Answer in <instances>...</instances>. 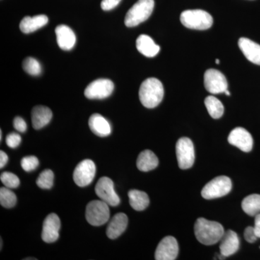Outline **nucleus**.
<instances>
[{
    "instance_id": "4be33fe9",
    "label": "nucleus",
    "mask_w": 260,
    "mask_h": 260,
    "mask_svg": "<svg viewBox=\"0 0 260 260\" xmlns=\"http://www.w3.org/2000/svg\"><path fill=\"white\" fill-rule=\"evenodd\" d=\"M138 50L147 57H154L158 54L160 48L148 35H140L136 41Z\"/></svg>"
},
{
    "instance_id": "1a4fd4ad",
    "label": "nucleus",
    "mask_w": 260,
    "mask_h": 260,
    "mask_svg": "<svg viewBox=\"0 0 260 260\" xmlns=\"http://www.w3.org/2000/svg\"><path fill=\"white\" fill-rule=\"evenodd\" d=\"M95 170L96 168L93 160L86 159L80 162L75 168L73 174L75 184L80 187L91 184L95 176Z\"/></svg>"
},
{
    "instance_id": "0eeeda50",
    "label": "nucleus",
    "mask_w": 260,
    "mask_h": 260,
    "mask_svg": "<svg viewBox=\"0 0 260 260\" xmlns=\"http://www.w3.org/2000/svg\"><path fill=\"white\" fill-rule=\"evenodd\" d=\"M178 164L181 169H190L194 162L195 154L192 141L188 138H181L176 145Z\"/></svg>"
},
{
    "instance_id": "58836bf2",
    "label": "nucleus",
    "mask_w": 260,
    "mask_h": 260,
    "mask_svg": "<svg viewBox=\"0 0 260 260\" xmlns=\"http://www.w3.org/2000/svg\"><path fill=\"white\" fill-rule=\"evenodd\" d=\"M25 260H28V259H36L37 260V259H36V258H25V259H24Z\"/></svg>"
},
{
    "instance_id": "9d476101",
    "label": "nucleus",
    "mask_w": 260,
    "mask_h": 260,
    "mask_svg": "<svg viewBox=\"0 0 260 260\" xmlns=\"http://www.w3.org/2000/svg\"><path fill=\"white\" fill-rule=\"evenodd\" d=\"M114 85L109 79H98L89 84L85 90V95L89 99H104L110 96Z\"/></svg>"
},
{
    "instance_id": "6e6552de",
    "label": "nucleus",
    "mask_w": 260,
    "mask_h": 260,
    "mask_svg": "<svg viewBox=\"0 0 260 260\" xmlns=\"http://www.w3.org/2000/svg\"><path fill=\"white\" fill-rule=\"evenodd\" d=\"M95 191L101 200L110 206H117L120 203V199L114 190V182L110 178H101L95 185Z\"/></svg>"
},
{
    "instance_id": "a211bd4d",
    "label": "nucleus",
    "mask_w": 260,
    "mask_h": 260,
    "mask_svg": "<svg viewBox=\"0 0 260 260\" xmlns=\"http://www.w3.org/2000/svg\"><path fill=\"white\" fill-rule=\"evenodd\" d=\"M128 218L124 213L116 214L111 220L107 229V237L111 239H115L120 237L125 232L127 227Z\"/></svg>"
},
{
    "instance_id": "e433bc0d",
    "label": "nucleus",
    "mask_w": 260,
    "mask_h": 260,
    "mask_svg": "<svg viewBox=\"0 0 260 260\" xmlns=\"http://www.w3.org/2000/svg\"><path fill=\"white\" fill-rule=\"evenodd\" d=\"M8 161V156L4 151H0V168L3 169Z\"/></svg>"
},
{
    "instance_id": "f03ea898",
    "label": "nucleus",
    "mask_w": 260,
    "mask_h": 260,
    "mask_svg": "<svg viewBox=\"0 0 260 260\" xmlns=\"http://www.w3.org/2000/svg\"><path fill=\"white\" fill-rule=\"evenodd\" d=\"M164 95V86L157 78H148L140 85V100L145 107L153 109L158 107L162 102Z\"/></svg>"
},
{
    "instance_id": "aec40b11",
    "label": "nucleus",
    "mask_w": 260,
    "mask_h": 260,
    "mask_svg": "<svg viewBox=\"0 0 260 260\" xmlns=\"http://www.w3.org/2000/svg\"><path fill=\"white\" fill-rule=\"evenodd\" d=\"M88 125L91 131L97 136L107 137L112 133V127L109 121L104 116L99 114H94L90 116Z\"/></svg>"
},
{
    "instance_id": "4468645a",
    "label": "nucleus",
    "mask_w": 260,
    "mask_h": 260,
    "mask_svg": "<svg viewBox=\"0 0 260 260\" xmlns=\"http://www.w3.org/2000/svg\"><path fill=\"white\" fill-rule=\"evenodd\" d=\"M61 222L55 213L49 214L43 223L42 237L46 243L56 242L59 237Z\"/></svg>"
},
{
    "instance_id": "4c0bfd02",
    "label": "nucleus",
    "mask_w": 260,
    "mask_h": 260,
    "mask_svg": "<svg viewBox=\"0 0 260 260\" xmlns=\"http://www.w3.org/2000/svg\"><path fill=\"white\" fill-rule=\"evenodd\" d=\"M224 93L226 94L227 95H231L230 92H229V90H225V93Z\"/></svg>"
},
{
    "instance_id": "c9c22d12",
    "label": "nucleus",
    "mask_w": 260,
    "mask_h": 260,
    "mask_svg": "<svg viewBox=\"0 0 260 260\" xmlns=\"http://www.w3.org/2000/svg\"><path fill=\"white\" fill-rule=\"evenodd\" d=\"M254 231H255L256 235L258 238H260V213L257 214L255 216L254 220Z\"/></svg>"
},
{
    "instance_id": "39448f33",
    "label": "nucleus",
    "mask_w": 260,
    "mask_h": 260,
    "mask_svg": "<svg viewBox=\"0 0 260 260\" xmlns=\"http://www.w3.org/2000/svg\"><path fill=\"white\" fill-rule=\"evenodd\" d=\"M232 182L225 176L215 177L203 187L202 196L206 200L216 199L225 196L232 190Z\"/></svg>"
},
{
    "instance_id": "ddd939ff",
    "label": "nucleus",
    "mask_w": 260,
    "mask_h": 260,
    "mask_svg": "<svg viewBox=\"0 0 260 260\" xmlns=\"http://www.w3.org/2000/svg\"><path fill=\"white\" fill-rule=\"evenodd\" d=\"M228 141L231 145L237 147L245 153H249L252 150V136L244 128L237 127L233 129L229 135Z\"/></svg>"
},
{
    "instance_id": "393cba45",
    "label": "nucleus",
    "mask_w": 260,
    "mask_h": 260,
    "mask_svg": "<svg viewBox=\"0 0 260 260\" xmlns=\"http://www.w3.org/2000/svg\"><path fill=\"white\" fill-rule=\"evenodd\" d=\"M242 208L249 216H256L260 213V194L249 195L243 200Z\"/></svg>"
},
{
    "instance_id": "f3484780",
    "label": "nucleus",
    "mask_w": 260,
    "mask_h": 260,
    "mask_svg": "<svg viewBox=\"0 0 260 260\" xmlns=\"http://www.w3.org/2000/svg\"><path fill=\"white\" fill-rule=\"evenodd\" d=\"M239 47L248 60L260 65V45L247 38H241Z\"/></svg>"
},
{
    "instance_id": "ea45409f",
    "label": "nucleus",
    "mask_w": 260,
    "mask_h": 260,
    "mask_svg": "<svg viewBox=\"0 0 260 260\" xmlns=\"http://www.w3.org/2000/svg\"><path fill=\"white\" fill-rule=\"evenodd\" d=\"M2 138H3V133H2V130L0 131V140H2Z\"/></svg>"
},
{
    "instance_id": "473e14b6",
    "label": "nucleus",
    "mask_w": 260,
    "mask_h": 260,
    "mask_svg": "<svg viewBox=\"0 0 260 260\" xmlns=\"http://www.w3.org/2000/svg\"><path fill=\"white\" fill-rule=\"evenodd\" d=\"M13 126L17 131L20 132V133H25L27 129V124L23 118L20 117V116H17L13 121Z\"/></svg>"
},
{
    "instance_id": "412c9836",
    "label": "nucleus",
    "mask_w": 260,
    "mask_h": 260,
    "mask_svg": "<svg viewBox=\"0 0 260 260\" xmlns=\"http://www.w3.org/2000/svg\"><path fill=\"white\" fill-rule=\"evenodd\" d=\"M49 18L47 15H39L25 17L20 23V29L24 34H30L47 25Z\"/></svg>"
},
{
    "instance_id": "423d86ee",
    "label": "nucleus",
    "mask_w": 260,
    "mask_h": 260,
    "mask_svg": "<svg viewBox=\"0 0 260 260\" xmlns=\"http://www.w3.org/2000/svg\"><path fill=\"white\" fill-rule=\"evenodd\" d=\"M85 217L90 225L100 226L107 223L110 217L109 205L102 200H93L86 207Z\"/></svg>"
},
{
    "instance_id": "7ed1b4c3",
    "label": "nucleus",
    "mask_w": 260,
    "mask_h": 260,
    "mask_svg": "<svg viewBox=\"0 0 260 260\" xmlns=\"http://www.w3.org/2000/svg\"><path fill=\"white\" fill-rule=\"evenodd\" d=\"M180 20L186 28L194 30H207L213 23V17L208 12L202 10H185L181 13Z\"/></svg>"
},
{
    "instance_id": "f257e3e1",
    "label": "nucleus",
    "mask_w": 260,
    "mask_h": 260,
    "mask_svg": "<svg viewBox=\"0 0 260 260\" xmlns=\"http://www.w3.org/2000/svg\"><path fill=\"white\" fill-rule=\"evenodd\" d=\"M224 229L221 224L200 218L194 224V234L198 242L210 246L220 242L223 237Z\"/></svg>"
},
{
    "instance_id": "a878e982",
    "label": "nucleus",
    "mask_w": 260,
    "mask_h": 260,
    "mask_svg": "<svg viewBox=\"0 0 260 260\" xmlns=\"http://www.w3.org/2000/svg\"><path fill=\"white\" fill-rule=\"evenodd\" d=\"M205 104L210 116L213 119H219L223 115V104L217 98L214 97L213 95L207 97L205 100Z\"/></svg>"
},
{
    "instance_id": "5701e85b",
    "label": "nucleus",
    "mask_w": 260,
    "mask_h": 260,
    "mask_svg": "<svg viewBox=\"0 0 260 260\" xmlns=\"http://www.w3.org/2000/svg\"><path fill=\"white\" fill-rule=\"evenodd\" d=\"M158 159L151 150L141 152L137 160V167L141 172H150L158 166Z\"/></svg>"
},
{
    "instance_id": "c756f323",
    "label": "nucleus",
    "mask_w": 260,
    "mask_h": 260,
    "mask_svg": "<svg viewBox=\"0 0 260 260\" xmlns=\"http://www.w3.org/2000/svg\"><path fill=\"white\" fill-rule=\"evenodd\" d=\"M2 182L6 187L15 189L20 185V179L15 174L10 172H4L0 177Z\"/></svg>"
},
{
    "instance_id": "c85d7f7f",
    "label": "nucleus",
    "mask_w": 260,
    "mask_h": 260,
    "mask_svg": "<svg viewBox=\"0 0 260 260\" xmlns=\"http://www.w3.org/2000/svg\"><path fill=\"white\" fill-rule=\"evenodd\" d=\"M23 68L25 73L32 75V76H38L42 73V69L40 63L37 59L32 57H28L24 59L23 62Z\"/></svg>"
},
{
    "instance_id": "2eb2a0df",
    "label": "nucleus",
    "mask_w": 260,
    "mask_h": 260,
    "mask_svg": "<svg viewBox=\"0 0 260 260\" xmlns=\"http://www.w3.org/2000/svg\"><path fill=\"white\" fill-rule=\"evenodd\" d=\"M220 242V254L225 257L232 256L237 253L240 246L237 233L232 230H229L224 233Z\"/></svg>"
},
{
    "instance_id": "dca6fc26",
    "label": "nucleus",
    "mask_w": 260,
    "mask_h": 260,
    "mask_svg": "<svg viewBox=\"0 0 260 260\" xmlns=\"http://www.w3.org/2000/svg\"><path fill=\"white\" fill-rule=\"evenodd\" d=\"M56 41L60 49L64 51L71 50L76 43V36L70 27L59 25L55 29Z\"/></svg>"
},
{
    "instance_id": "f8f14e48",
    "label": "nucleus",
    "mask_w": 260,
    "mask_h": 260,
    "mask_svg": "<svg viewBox=\"0 0 260 260\" xmlns=\"http://www.w3.org/2000/svg\"><path fill=\"white\" fill-rule=\"evenodd\" d=\"M179 254V245L175 238L167 237L164 238L157 246L155 253L156 260H174Z\"/></svg>"
},
{
    "instance_id": "b1692460",
    "label": "nucleus",
    "mask_w": 260,
    "mask_h": 260,
    "mask_svg": "<svg viewBox=\"0 0 260 260\" xmlns=\"http://www.w3.org/2000/svg\"><path fill=\"white\" fill-rule=\"evenodd\" d=\"M129 204L133 209L137 211H142L148 208L150 200L148 194L143 191L133 189L128 193Z\"/></svg>"
},
{
    "instance_id": "20e7f679",
    "label": "nucleus",
    "mask_w": 260,
    "mask_h": 260,
    "mask_svg": "<svg viewBox=\"0 0 260 260\" xmlns=\"http://www.w3.org/2000/svg\"><path fill=\"white\" fill-rule=\"evenodd\" d=\"M154 5V0H138L126 13L124 19L126 26H137L148 20L153 13Z\"/></svg>"
},
{
    "instance_id": "6ab92c4d",
    "label": "nucleus",
    "mask_w": 260,
    "mask_h": 260,
    "mask_svg": "<svg viewBox=\"0 0 260 260\" xmlns=\"http://www.w3.org/2000/svg\"><path fill=\"white\" fill-rule=\"evenodd\" d=\"M52 118V112L49 108L44 106H37L32 109L31 120L35 129H40L47 126Z\"/></svg>"
},
{
    "instance_id": "2f4dec72",
    "label": "nucleus",
    "mask_w": 260,
    "mask_h": 260,
    "mask_svg": "<svg viewBox=\"0 0 260 260\" xmlns=\"http://www.w3.org/2000/svg\"><path fill=\"white\" fill-rule=\"evenodd\" d=\"M21 143V137L18 133H10L6 138V143L8 147L15 148Z\"/></svg>"
},
{
    "instance_id": "bb28decb",
    "label": "nucleus",
    "mask_w": 260,
    "mask_h": 260,
    "mask_svg": "<svg viewBox=\"0 0 260 260\" xmlns=\"http://www.w3.org/2000/svg\"><path fill=\"white\" fill-rule=\"evenodd\" d=\"M17 198L10 188L2 187L0 189V204L5 208H13L16 204Z\"/></svg>"
},
{
    "instance_id": "a19ab883",
    "label": "nucleus",
    "mask_w": 260,
    "mask_h": 260,
    "mask_svg": "<svg viewBox=\"0 0 260 260\" xmlns=\"http://www.w3.org/2000/svg\"><path fill=\"white\" fill-rule=\"evenodd\" d=\"M215 63H216V64H219V63H220V61H219L218 59H217L216 60H215Z\"/></svg>"
},
{
    "instance_id": "7c9ffc66",
    "label": "nucleus",
    "mask_w": 260,
    "mask_h": 260,
    "mask_svg": "<svg viewBox=\"0 0 260 260\" xmlns=\"http://www.w3.org/2000/svg\"><path fill=\"white\" fill-rule=\"evenodd\" d=\"M39 159L35 156L24 157L21 160V167L25 172H32L39 167Z\"/></svg>"
},
{
    "instance_id": "f704fd0d",
    "label": "nucleus",
    "mask_w": 260,
    "mask_h": 260,
    "mask_svg": "<svg viewBox=\"0 0 260 260\" xmlns=\"http://www.w3.org/2000/svg\"><path fill=\"white\" fill-rule=\"evenodd\" d=\"M121 1V0H102L101 7H102L103 10L109 11V10L116 8L120 3Z\"/></svg>"
},
{
    "instance_id": "cd10ccee",
    "label": "nucleus",
    "mask_w": 260,
    "mask_h": 260,
    "mask_svg": "<svg viewBox=\"0 0 260 260\" xmlns=\"http://www.w3.org/2000/svg\"><path fill=\"white\" fill-rule=\"evenodd\" d=\"M54 173L50 169H47L41 173L37 180V184L41 189H51L54 184Z\"/></svg>"
},
{
    "instance_id": "9b49d317",
    "label": "nucleus",
    "mask_w": 260,
    "mask_h": 260,
    "mask_svg": "<svg viewBox=\"0 0 260 260\" xmlns=\"http://www.w3.org/2000/svg\"><path fill=\"white\" fill-rule=\"evenodd\" d=\"M204 83L206 90L212 94L225 93L228 90V82L225 75L218 70H207L204 75Z\"/></svg>"
},
{
    "instance_id": "72a5a7b5",
    "label": "nucleus",
    "mask_w": 260,
    "mask_h": 260,
    "mask_svg": "<svg viewBox=\"0 0 260 260\" xmlns=\"http://www.w3.org/2000/svg\"><path fill=\"white\" fill-rule=\"evenodd\" d=\"M244 238H245L246 242L249 243H254L256 242L258 237L256 235L254 227L249 226L246 228L245 231H244Z\"/></svg>"
}]
</instances>
